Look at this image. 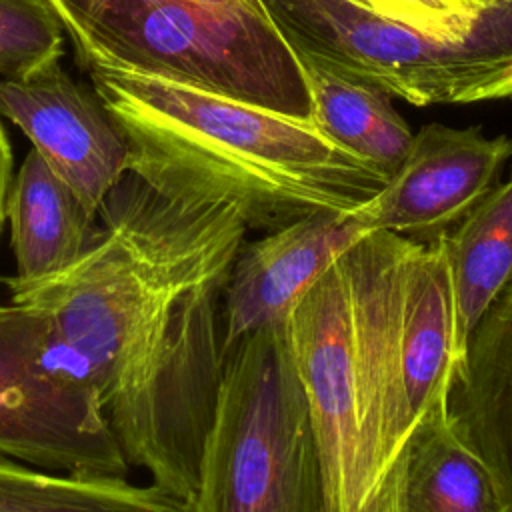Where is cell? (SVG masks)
<instances>
[{"label":"cell","mask_w":512,"mask_h":512,"mask_svg":"<svg viewBox=\"0 0 512 512\" xmlns=\"http://www.w3.org/2000/svg\"><path fill=\"white\" fill-rule=\"evenodd\" d=\"M96 218L88 252L12 302L44 312L48 366L96 398L126 462L192 504L224 368L222 294L248 226L132 170Z\"/></svg>","instance_id":"1"},{"label":"cell","mask_w":512,"mask_h":512,"mask_svg":"<svg viewBox=\"0 0 512 512\" xmlns=\"http://www.w3.org/2000/svg\"><path fill=\"white\" fill-rule=\"evenodd\" d=\"M84 70L130 144L132 172L162 192L228 204L248 230L270 232L320 210L348 212L388 180L312 120L128 68Z\"/></svg>","instance_id":"2"},{"label":"cell","mask_w":512,"mask_h":512,"mask_svg":"<svg viewBox=\"0 0 512 512\" xmlns=\"http://www.w3.org/2000/svg\"><path fill=\"white\" fill-rule=\"evenodd\" d=\"M408 242L364 234L288 314L316 432L322 512H406L414 426L398 362V298Z\"/></svg>","instance_id":"3"},{"label":"cell","mask_w":512,"mask_h":512,"mask_svg":"<svg viewBox=\"0 0 512 512\" xmlns=\"http://www.w3.org/2000/svg\"><path fill=\"white\" fill-rule=\"evenodd\" d=\"M66 34L82 68H128L312 120L304 66L264 0H104Z\"/></svg>","instance_id":"4"},{"label":"cell","mask_w":512,"mask_h":512,"mask_svg":"<svg viewBox=\"0 0 512 512\" xmlns=\"http://www.w3.org/2000/svg\"><path fill=\"white\" fill-rule=\"evenodd\" d=\"M192 512H322L310 400L288 318L226 354Z\"/></svg>","instance_id":"5"},{"label":"cell","mask_w":512,"mask_h":512,"mask_svg":"<svg viewBox=\"0 0 512 512\" xmlns=\"http://www.w3.org/2000/svg\"><path fill=\"white\" fill-rule=\"evenodd\" d=\"M298 54L414 106L512 98V10L440 40L344 0H264Z\"/></svg>","instance_id":"6"},{"label":"cell","mask_w":512,"mask_h":512,"mask_svg":"<svg viewBox=\"0 0 512 512\" xmlns=\"http://www.w3.org/2000/svg\"><path fill=\"white\" fill-rule=\"evenodd\" d=\"M42 310L0 304V456L68 474L126 476L96 398L46 362Z\"/></svg>","instance_id":"7"},{"label":"cell","mask_w":512,"mask_h":512,"mask_svg":"<svg viewBox=\"0 0 512 512\" xmlns=\"http://www.w3.org/2000/svg\"><path fill=\"white\" fill-rule=\"evenodd\" d=\"M512 158V138H488L480 126L426 124L386 184L348 210L362 230L414 242L448 234L496 184Z\"/></svg>","instance_id":"8"},{"label":"cell","mask_w":512,"mask_h":512,"mask_svg":"<svg viewBox=\"0 0 512 512\" xmlns=\"http://www.w3.org/2000/svg\"><path fill=\"white\" fill-rule=\"evenodd\" d=\"M0 116L22 130L94 216L130 170L124 132L94 86L74 80L60 60L18 78H0Z\"/></svg>","instance_id":"9"},{"label":"cell","mask_w":512,"mask_h":512,"mask_svg":"<svg viewBox=\"0 0 512 512\" xmlns=\"http://www.w3.org/2000/svg\"><path fill=\"white\" fill-rule=\"evenodd\" d=\"M366 230L346 212L320 210L242 242L222 294V354L250 332L288 318L306 290Z\"/></svg>","instance_id":"10"},{"label":"cell","mask_w":512,"mask_h":512,"mask_svg":"<svg viewBox=\"0 0 512 512\" xmlns=\"http://www.w3.org/2000/svg\"><path fill=\"white\" fill-rule=\"evenodd\" d=\"M398 362L414 432L450 412V390L462 358L444 234L408 242L400 270Z\"/></svg>","instance_id":"11"},{"label":"cell","mask_w":512,"mask_h":512,"mask_svg":"<svg viewBox=\"0 0 512 512\" xmlns=\"http://www.w3.org/2000/svg\"><path fill=\"white\" fill-rule=\"evenodd\" d=\"M450 414L512 512V286L468 338L450 390Z\"/></svg>","instance_id":"12"},{"label":"cell","mask_w":512,"mask_h":512,"mask_svg":"<svg viewBox=\"0 0 512 512\" xmlns=\"http://www.w3.org/2000/svg\"><path fill=\"white\" fill-rule=\"evenodd\" d=\"M10 222L16 274L8 290H22L70 270L100 234L96 216L32 148L12 180Z\"/></svg>","instance_id":"13"},{"label":"cell","mask_w":512,"mask_h":512,"mask_svg":"<svg viewBox=\"0 0 512 512\" xmlns=\"http://www.w3.org/2000/svg\"><path fill=\"white\" fill-rule=\"evenodd\" d=\"M444 240L456 342L464 360L470 334L488 308L512 286V172L444 234Z\"/></svg>","instance_id":"14"},{"label":"cell","mask_w":512,"mask_h":512,"mask_svg":"<svg viewBox=\"0 0 512 512\" xmlns=\"http://www.w3.org/2000/svg\"><path fill=\"white\" fill-rule=\"evenodd\" d=\"M300 62L312 96V122L340 148L390 178L414 136L392 106L390 94L344 78L312 60L300 58Z\"/></svg>","instance_id":"15"},{"label":"cell","mask_w":512,"mask_h":512,"mask_svg":"<svg viewBox=\"0 0 512 512\" xmlns=\"http://www.w3.org/2000/svg\"><path fill=\"white\" fill-rule=\"evenodd\" d=\"M404 496L406 512H508L488 466L450 412L412 434Z\"/></svg>","instance_id":"16"},{"label":"cell","mask_w":512,"mask_h":512,"mask_svg":"<svg viewBox=\"0 0 512 512\" xmlns=\"http://www.w3.org/2000/svg\"><path fill=\"white\" fill-rule=\"evenodd\" d=\"M0 512H192V504L156 484L40 472L0 456Z\"/></svg>","instance_id":"17"},{"label":"cell","mask_w":512,"mask_h":512,"mask_svg":"<svg viewBox=\"0 0 512 512\" xmlns=\"http://www.w3.org/2000/svg\"><path fill=\"white\" fill-rule=\"evenodd\" d=\"M64 26L46 0H0V78L60 60Z\"/></svg>","instance_id":"18"},{"label":"cell","mask_w":512,"mask_h":512,"mask_svg":"<svg viewBox=\"0 0 512 512\" xmlns=\"http://www.w3.org/2000/svg\"><path fill=\"white\" fill-rule=\"evenodd\" d=\"M372 12L410 30L466 40L512 10V0H370Z\"/></svg>","instance_id":"19"},{"label":"cell","mask_w":512,"mask_h":512,"mask_svg":"<svg viewBox=\"0 0 512 512\" xmlns=\"http://www.w3.org/2000/svg\"><path fill=\"white\" fill-rule=\"evenodd\" d=\"M58 14L64 32L84 24L104 0H46Z\"/></svg>","instance_id":"20"},{"label":"cell","mask_w":512,"mask_h":512,"mask_svg":"<svg viewBox=\"0 0 512 512\" xmlns=\"http://www.w3.org/2000/svg\"><path fill=\"white\" fill-rule=\"evenodd\" d=\"M12 186V152L0 124V232L6 220V200Z\"/></svg>","instance_id":"21"},{"label":"cell","mask_w":512,"mask_h":512,"mask_svg":"<svg viewBox=\"0 0 512 512\" xmlns=\"http://www.w3.org/2000/svg\"><path fill=\"white\" fill-rule=\"evenodd\" d=\"M344 2H350V4L362 6V8H366V10H372V2H370V0H344Z\"/></svg>","instance_id":"22"}]
</instances>
